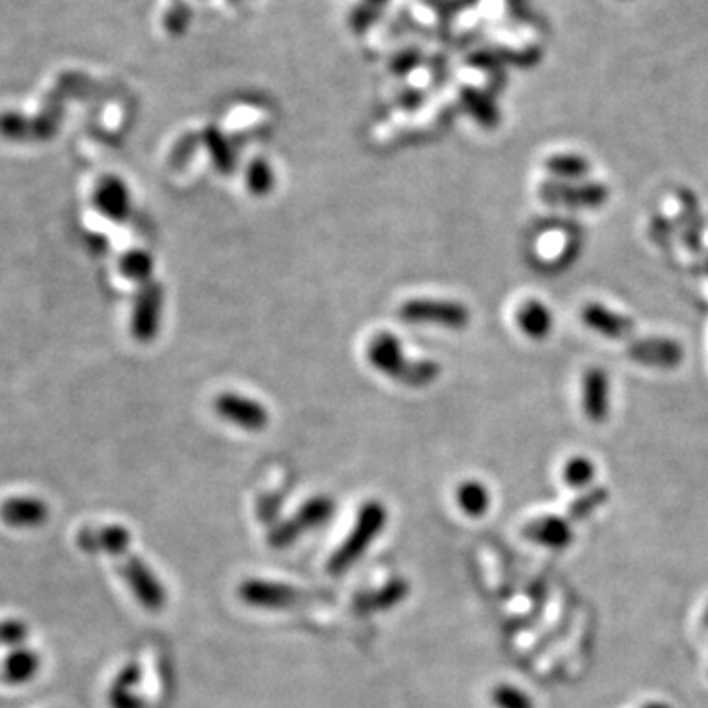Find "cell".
Here are the masks:
<instances>
[{
    "instance_id": "28",
    "label": "cell",
    "mask_w": 708,
    "mask_h": 708,
    "mask_svg": "<svg viewBox=\"0 0 708 708\" xmlns=\"http://www.w3.org/2000/svg\"><path fill=\"white\" fill-rule=\"evenodd\" d=\"M30 630L22 620H2L0 622V646H10V648H18L26 642Z\"/></svg>"
},
{
    "instance_id": "16",
    "label": "cell",
    "mask_w": 708,
    "mask_h": 708,
    "mask_svg": "<svg viewBox=\"0 0 708 708\" xmlns=\"http://www.w3.org/2000/svg\"><path fill=\"white\" fill-rule=\"evenodd\" d=\"M142 681V669L136 661L126 663L115 677L109 689V705L111 708H144V701L134 695V689Z\"/></svg>"
},
{
    "instance_id": "11",
    "label": "cell",
    "mask_w": 708,
    "mask_h": 708,
    "mask_svg": "<svg viewBox=\"0 0 708 708\" xmlns=\"http://www.w3.org/2000/svg\"><path fill=\"white\" fill-rule=\"evenodd\" d=\"M95 207L113 221H124L130 213V193L122 179L115 176L103 177L93 193Z\"/></svg>"
},
{
    "instance_id": "15",
    "label": "cell",
    "mask_w": 708,
    "mask_h": 708,
    "mask_svg": "<svg viewBox=\"0 0 708 708\" xmlns=\"http://www.w3.org/2000/svg\"><path fill=\"white\" fill-rule=\"evenodd\" d=\"M583 410L594 423L608 415V378L600 368H592L583 378Z\"/></svg>"
},
{
    "instance_id": "23",
    "label": "cell",
    "mask_w": 708,
    "mask_h": 708,
    "mask_svg": "<svg viewBox=\"0 0 708 708\" xmlns=\"http://www.w3.org/2000/svg\"><path fill=\"white\" fill-rule=\"evenodd\" d=\"M152 270H154V262L150 254H146L144 250H132L124 254L120 260V272L126 278L136 282H146L152 276Z\"/></svg>"
},
{
    "instance_id": "21",
    "label": "cell",
    "mask_w": 708,
    "mask_h": 708,
    "mask_svg": "<svg viewBox=\"0 0 708 708\" xmlns=\"http://www.w3.org/2000/svg\"><path fill=\"white\" fill-rule=\"evenodd\" d=\"M410 592H412V585H410L406 579H392V581H388L382 589L372 592V594L364 600L362 610H364V612H384V610H390V608L398 606L400 602H404Z\"/></svg>"
},
{
    "instance_id": "4",
    "label": "cell",
    "mask_w": 708,
    "mask_h": 708,
    "mask_svg": "<svg viewBox=\"0 0 708 708\" xmlns=\"http://www.w3.org/2000/svg\"><path fill=\"white\" fill-rule=\"evenodd\" d=\"M400 317L404 321L413 323H437L445 327H465L469 323V311L465 305L455 301H431V299H417L408 301L400 309Z\"/></svg>"
},
{
    "instance_id": "25",
    "label": "cell",
    "mask_w": 708,
    "mask_h": 708,
    "mask_svg": "<svg viewBox=\"0 0 708 708\" xmlns=\"http://www.w3.org/2000/svg\"><path fill=\"white\" fill-rule=\"evenodd\" d=\"M492 703L498 708H533L530 695L516 685H496L492 691Z\"/></svg>"
},
{
    "instance_id": "26",
    "label": "cell",
    "mask_w": 708,
    "mask_h": 708,
    "mask_svg": "<svg viewBox=\"0 0 708 708\" xmlns=\"http://www.w3.org/2000/svg\"><path fill=\"white\" fill-rule=\"evenodd\" d=\"M606 500H608V492L604 488H594L575 500L569 514L573 520H585V518H589L590 514H594Z\"/></svg>"
},
{
    "instance_id": "17",
    "label": "cell",
    "mask_w": 708,
    "mask_h": 708,
    "mask_svg": "<svg viewBox=\"0 0 708 708\" xmlns=\"http://www.w3.org/2000/svg\"><path fill=\"white\" fill-rule=\"evenodd\" d=\"M630 354L642 364H653L663 368L677 366L683 358L679 343L669 339H642L630 347Z\"/></svg>"
},
{
    "instance_id": "22",
    "label": "cell",
    "mask_w": 708,
    "mask_h": 708,
    "mask_svg": "<svg viewBox=\"0 0 708 708\" xmlns=\"http://www.w3.org/2000/svg\"><path fill=\"white\" fill-rule=\"evenodd\" d=\"M545 170L551 176L561 177V179H579L589 174V162L583 156L577 154H557L547 158Z\"/></svg>"
},
{
    "instance_id": "5",
    "label": "cell",
    "mask_w": 708,
    "mask_h": 708,
    "mask_svg": "<svg viewBox=\"0 0 708 708\" xmlns=\"http://www.w3.org/2000/svg\"><path fill=\"white\" fill-rule=\"evenodd\" d=\"M238 596L248 606L268 608V610L292 608L303 600L301 590L276 581H264V579L242 581V585L238 587Z\"/></svg>"
},
{
    "instance_id": "9",
    "label": "cell",
    "mask_w": 708,
    "mask_h": 708,
    "mask_svg": "<svg viewBox=\"0 0 708 708\" xmlns=\"http://www.w3.org/2000/svg\"><path fill=\"white\" fill-rule=\"evenodd\" d=\"M130 531L118 524L101 528H83L77 533V545L85 553H105L122 557L130 547Z\"/></svg>"
},
{
    "instance_id": "27",
    "label": "cell",
    "mask_w": 708,
    "mask_h": 708,
    "mask_svg": "<svg viewBox=\"0 0 708 708\" xmlns=\"http://www.w3.org/2000/svg\"><path fill=\"white\" fill-rule=\"evenodd\" d=\"M246 183H248V189L254 193V195H266L272 185H274V172L270 168V164L258 160L254 162L250 168H248V174H246Z\"/></svg>"
},
{
    "instance_id": "14",
    "label": "cell",
    "mask_w": 708,
    "mask_h": 708,
    "mask_svg": "<svg viewBox=\"0 0 708 708\" xmlns=\"http://www.w3.org/2000/svg\"><path fill=\"white\" fill-rule=\"evenodd\" d=\"M583 319L590 329H594L596 333H600L608 339H626L634 331V323L628 317H624L616 311H610L608 307L598 305V303H590L585 307Z\"/></svg>"
},
{
    "instance_id": "2",
    "label": "cell",
    "mask_w": 708,
    "mask_h": 708,
    "mask_svg": "<svg viewBox=\"0 0 708 708\" xmlns=\"http://www.w3.org/2000/svg\"><path fill=\"white\" fill-rule=\"evenodd\" d=\"M335 514V502L327 496H317L307 500L294 516L280 526H276L268 535V543L274 549H284L295 543L305 531L317 530L325 526Z\"/></svg>"
},
{
    "instance_id": "29",
    "label": "cell",
    "mask_w": 708,
    "mask_h": 708,
    "mask_svg": "<svg viewBox=\"0 0 708 708\" xmlns=\"http://www.w3.org/2000/svg\"><path fill=\"white\" fill-rule=\"evenodd\" d=\"M644 708H669L667 705H657V703H653V705H648V707Z\"/></svg>"
},
{
    "instance_id": "24",
    "label": "cell",
    "mask_w": 708,
    "mask_h": 708,
    "mask_svg": "<svg viewBox=\"0 0 708 708\" xmlns=\"http://www.w3.org/2000/svg\"><path fill=\"white\" fill-rule=\"evenodd\" d=\"M594 463L587 457H573L563 467V480L573 488H587L594 480Z\"/></svg>"
},
{
    "instance_id": "13",
    "label": "cell",
    "mask_w": 708,
    "mask_h": 708,
    "mask_svg": "<svg viewBox=\"0 0 708 708\" xmlns=\"http://www.w3.org/2000/svg\"><path fill=\"white\" fill-rule=\"evenodd\" d=\"M368 358L380 372H384L388 376H396L398 380H402L406 368L410 366V362L406 360L404 351H402L400 339L390 333H382L370 343Z\"/></svg>"
},
{
    "instance_id": "12",
    "label": "cell",
    "mask_w": 708,
    "mask_h": 708,
    "mask_svg": "<svg viewBox=\"0 0 708 708\" xmlns=\"http://www.w3.org/2000/svg\"><path fill=\"white\" fill-rule=\"evenodd\" d=\"M524 537L549 549H565L573 543L575 533L569 520L559 516H545L528 524L524 528Z\"/></svg>"
},
{
    "instance_id": "7",
    "label": "cell",
    "mask_w": 708,
    "mask_h": 708,
    "mask_svg": "<svg viewBox=\"0 0 708 708\" xmlns=\"http://www.w3.org/2000/svg\"><path fill=\"white\" fill-rule=\"evenodd\" d=\"M50 508L44 500L34 496H12L0 506V520L18 530L40 528L48 522Z\"/></svg>"
},
{
    "instance_id": "18",
    "label": "cell",
    "mask_w": 708,
    "mask_h": 708,
    "mask_svg": "<svg viewBox=\"0 0 708 708\" xmlns=\"http://www.w3.org/2000/svg\"><path fill=\"white\" fill-rule=\"evenodd\" d=\"M40 669V655L32 649L16 648L2 665V679L12 685H22L34 679Z\"/></svg>"
},
{
    "instance_id": "8",
    "label": "cell",
    "mask_w": 708,
    "mask_h": 708,
    "mask_svg": "<svg viewBox=\"0 0 708 708\" xmlns=\"http://www.w3.org/2000/svg\"><path fill=\"white\" fill-rule=\"evenodd\" d=\"M215 410L221 417L246 431H262L270 419L262 404L238 394L219 396L215 402Z\"/></svg>"
},
{
    "instance_id": "6",
    "label": "cell",
    "mask_w": 708,
    "mask_h": 708,
    "mask_svg": "<svg viewBox=\"0 0 708 708\" xmlns=\"http://www.w3.org/2000/svg\"><path fill=\"white\" fill-rule=\"evenodd\" d=\"M541 197L563 207H598L608 199V189L600 183H545Z\"/></svg>"
},
{
    "instance_id": "19",
    "label": "cell",
    "mask_w": 708,
    "mask_h": 708,
    "mask_svg": "<svg viewBox=\"0 0 708 708\" xmlns=\"http://www.w3.org/2000/svg\"><path fill=\"white\" fill-rule=\"evenodd\" d=\"M518 325L531 339H545L551 333L553 317L541 301H528L518 309Z\"/></svg>"
},
{
    "instance_id": "1",
    "label": "cell",
    "mask_w": 708,
    "mask_h": 708,
    "mask_svg": "<svg viewBox=\"0 0 708 708\" xmlns=\"http://www.w3.org/2000/svg\"><path fill=\"white\" fill-rule=\"evenodd\" d=\"M386 522H388V510L380 500L364 502L356 514V522L349 537L339 545V549L329 559L327 571L331 575L347 573L360 557H364L368 547L380 537V533L386 528Z\"/></svg>"
},
{
    "instance_id": "3",
    "label": "cell",
    "mask_w": 708,
    "mask_h": 708,
    "mask_svg": "<svg viewBox=\"0 0 708 708\" xmlns=\"http://www.w3.org/2000/svg\"><path fill=\"white\" fill-rule=\"evenodd\" d=\"M117 569L128 589L132 590L134 598L140 602V606L150 612L164 610L168 602V592L144 559L126 553L118 561Z\"/></svg>"
},
{
    "instance_id": "20",
    "label": "cell",
    "mask_w": 708,
    "mask_h": 708,
    "mask_svg": "<svg viewBox=\"0 0 708 708\" xmlns=\"http://www.w3.org/2000/svg\"><path fill=\"white\" fill-rule=\"evenodd\" d=\"M490 490L478 482V480H465L459 484L457 488V504L459 508L471 516V518H480L490 510Z\"/></svg>"
},
{
    "instance_id": "10",
    "label": "cell",
    "mask_w": 708,
    "mask_h": 708,
    "mask_svg": "<svg viewBox=\"0 0 708 708\" xmlns=\"http://www.w3.org/2000/svg\"><path fill=\"white\" fill-rule=\"evenodd\" d=\"M160 311H162V290L154 284H146L132 313V335L138 341L154 339L158 325H160Z\"/></svg>"
}]
</instances>
